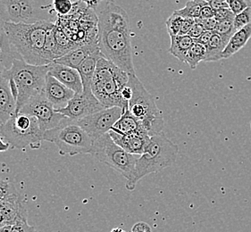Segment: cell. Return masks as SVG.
Wrapping results in <instances>:
<instances>
[{
  "mask_svg": "<svg viewBox=\"0 0 251 232\" xmlns=\"http://www.w3.org/2000/svg\"><path fill=\"white\" fill-rule=\"evenodd\" d=\"M97 15L99 18L98 45L101 54L129 75L135 74L130 21L126 11L110 1Z\"/></svg>",
  "mask_w": 251,
  "mask_h": 232,
  "instance_id": "obj_1",
  "label": "cell"
},
{
  "mask_svg": "<svg viewBox=\"0 0 251 232\" xmlns=\"http://www.w3.org/2000/svg\"><path fill=\"white\" fill-rule=\"evenodd\" d=\"M55 23H5L1 24L12 50L18 58L34 66H47L44 46L48 30Z\"/></svg>",
  "mask_w": 251,
  "mask_h": 232,
  "instance_id": "obj_2",
  "label": "cell"
},
{
  "mask_svg": "<svg viewBox=\"0 0 251 232\" xmlns=\"http://www.w3.org/2000/svg\"><path fill=\"white\" fill-rule=\"evenodd\" d=\"M129 74L113 62L101 56L98 61L91 90L105 108L118 106L124 112L128 103L123 98L122 91L128 84Z\"/></svg>",
  "mask_w": 251,
  "mask_h": 232,
  "instance_id": "obj_3",
  "label": "cell"
},
{
  "mask_svg": "<svg viewBox=\"0 0 251 232\" xmlns=\"http://www.w3.org/2000/svg\"><path fill=\"white\" fill-rule=\"evenodd\" d=\"M178 153V146L163 132L151 137L144 152L137 160L133 178L130 182H126V188L132 191L142 178L174 165L177 160Z\"/></svg>",
  "mask_w": 251,
  "mask_h": 232,
  "instance_id": "obj_4",
  "label": "cell"
},
{
  "mask_svg": "<svg viewBox=\"0 0 251 232\" xmlns=\"http://www.w3.org/2000/svg\"><path fill=\"white\" fill-rule=\"evenodd\" d=\"M50 71V65L34 66L21 58H15L5 73L15 82L17 90L15 114L20 112L31 97L41 93L45 87L46 78Z\"/></svg>",
  "mask_w": 251,
  "mask_h": 232,
  "instance_id": "obj_5",
  "label": "cell"
},
{
  "mask_svg": "<svg viewBox=\"0 0 251 232\" xmlns=\"http://www.w3.org/2000/svg\"><path fill=\"white\" fill-rule=\"evenodd\" d=\"M128 84L132 90V96L128 103L129 111L141 121L150 136L162 133L165 121L154 98L136 74L129 75Z\"/></svg>",
  "mask_w": 251,
  "mask_h": 232,
  "instance_id": "obj_6",
  "label": "cell"
},
{
  "mask_svg": "<svg viewBox=\"0 0 251 232\" xmlns=\"http://www.w3.org/2000/svg\"><path fill=\"white\" fill-rule=\"evenodd\" d=\"M57 17L50 0H0V24L42 21L55 23Z\"/></svg>",
  "mask_w": 251,
  "mask_h": 232,
  "instance_id": "obj_7",
  "label": "cell"
},
{
  "mask_svg": "<svg viewBox=\"0 0 251 232\" xmlns=\"http://www.w3.org/2000/svg\"><path fill=\"white\" fill-rule=\"evenodd\" d=\"M43 140L54 143L61 156L75 157L80 154H91L93 139L75 121L64 118L53 129L44 132Z\"/></svg>",
  "mask_w": 251,
  "mask_h": 232,
  "instance_id": "obj_8",
  "label": "cell"
},
{
  "mask_svg": "<svg viewBox=\"0 0 251 232\" xmlns=\"http://www.w3.org/2000/svg\"><path fill=\"white\" fill-rule=\"evenodd\" d=\"M45 131L33 116L15 114L8 121L1 124L0 133L12 148L24 149L30 146L35 149L40 146Z\"/></svg>",
  "mask_w": 251,
  "mask_h": 232,
  "instance_id": "obj_9",
  "label": "cell"
},
{
  "mask_svg": "<svg viewBox=\"0 0 251 232\" xmlns=\"http://www.w3.org/2000/svg\"><path fill=\"white\" fill-rule=\"evenodd\" d=\"M91 155L98 161L113 168L127 182L131 181L135 172L136 162L139 157L126 151L106 133L93 141Z\"/></svg>",
  "mask_w": 251,
  "mask_h": 232,
  "instance_id": "obj_10",
  "label": "cell"
},
{
  "mask_svg": "<svg viewBox=\"0 0 251 232\" xmlns=\"http://www.w3.org/2000/svg\"><path fill=\"white\" fill-rule=\"evenodd\" d=\"M19 113L37 118L43 131L55 128L66 118V116L55 110L43 91L29 99Z\"/></svg>",
  "mask_w": 251,
  "mask_h": 232,
  "instance_id": "obj_11",
  "label": "cell"
},
{
  "mask_svg": "<svg viewBox=\"0 0 251 232\" xmlns=\"http://www.w3.org/2000/svg\"><path fill=\"white\" fill-rule=\"evenodd\" d=\"M123 113L124 110L121 107L114 106L104 108L100 111L75 121L90 135L94 141L97 139L109 132Z\"/></svg>",
  "mask_w": 251,
  "mask_h": 232,
  "instance_id": "obj_12",
  "label": "cell"
},
{
  "mask_svg": "<svg viewBox=\"0 0 251 232\" xmlns=\"http://www.w3.org/2000/svg\"><path fill=\"white\" fill-rule=\"evenodd\" d=\"M104 108L92 91H83L75 94L66 107L57 112L73 121H78Z\"/></svg>",
  "mask_w": 251,
  "mask_h": 232,
  "instance_id": "obj_13",
  "label": "cell"
},
{
  "mask_svg": "<svg viewBox=\"0 0 251 232\" xmlns=\"http://www.w3.org/2000/svg\"><path fill=\"white\" fill-rule=\"evenodd\" d=\"M43 92L56 111L66 107L75 95V91L65 86L60 81H57L55 77L50 75L49 73L46 78Z\"/></svg>",
  "mask_w": 251,
  "mask_h": 232,
  "instance_id": "obj_14",
  "label": "cell"
},
{
  "mask_svg": "<svg viewBox=\"0 0 251 232\" xmlns=\"http://www.w3.org/2000/svg\"><path fill=\"white\" fill-rule=\"evenodd\" d=\"M15 110L16 98L11 89L10 79L5 70L0 71V124L8 121Z\"/></svg>",
  "mask_w": 251,
  "mask_h": 232,
  "instance_id": "obj_15",
  "label": "cell"
},
{
  "mask_svg": "<svg viewBox=\"0 0 251 232\" xmlns=\"http://www.w3.org/2000/svg\"><path fill=\"white\" fill-rule=\"evenodd\" d=\"M49 74L55 77L65 86L75 91V94L83 92L82 81L77 69L53 62L50 64Z\"/></svg>",
  "mask_w": 251,
  "mask_h": 232,
  "instance_id": "obj_16",
  "label": "cell"
},
{
  "mask_svg": "<svg viewBox=\"0 0 251 232\" xmlns=\"http://www.w3.org/2000/svg\"><path fill=\"white\" fill-rule=\"evenodd\" d=\"M108 133L112 139L116 142L118 146H120L128 153L136 156H141L144 152V149L151 139V136L149 134L143 133L121 134L112 130L109 131Z\"/></svg>",
  "mask_w": 251,
  "mask_h": 232,
  "instance_id": "obj_17",
  "label": "cell"
},
{
  "mask_svg": "<svg viewBox=\"0 0 251 232\" xmlns=\"http://www.w3.org/2000/svg\"><path fill=\"white\" fill-rule=\"evenodd\" d=\"M100 49L98 44H86V45L77 46L75 49L66 53V55L61 56L59 58L55 59L54 62L69 66L75 69H78L81 62L85 59L87 56L91 55L94 51Z\"/></svg>",
  "mask_w": 251,
  "mask_h": 232,
  "instance_id": "obj_18",
  "label": "cell"
},
{
  "mask_svg": "<svg viewBox=\"0 0 251 232\" xmlns=\"http://www.w3.org/2000/svg\"><path fill=\"white\" fill-rule=\"evenodd\" d=\"M101 56H103V55L101 54L100 49L94 51L91 55L87 56L78 67L77 70L79 71L81 78L83 91H92L91 85L95 73L96 67L98 61L100 60Z\"/></svg>",
  "mask_w": 251,
  "mask_h": 232,
  "instance_id": "obj_19",
  "label": "cell"
},
{
  "mask_svg": "<svg viewBox=\"0 0 251 232\" xmlns=\"http://www.w3.org/2000/svg\"><path fill=\"white\" fill-rule=\"evenodd\" d=\"M112 131H116L121 134H131V133H143L149 134L141 121L137 119L135 116L131 115L129 109H126L123 113L118 121L111 129ZM110 130V131H111Z\"/></svg>",
  "mask_w": 251,
  "mask_h": 232,
  "instance_id": "obj_20",
  "label": "cell"
},
{
  "mask_svg": "<svg viewBox=\"0 0 251 232\" xmlns=\"http://www.w3.org/2000/svg\"><path fill=\"white\" fill-rule=\"evenodd\" d=\"M251 38V23L242 27L240 30H236V32L231 36L230 41L223 52L222 58L227 59L235 55L237 52H239L241 48H243L246 46Z\"/></svg>",
  "mask_w": 251,
  "mask_h": 232,
  "instance_id": "obj_21",
  "label": "cell"
},
{
  "mask_svg": "<svg viewBox=\"0 0 251 232\" xmlns=\"http://www.w3.org/2000/svg\"><path fill=\"white\" fill-rule=\"evenodd\" d=\"M171 45L168 52L181 62L185 61L186 55L190 50L194 40L189 35H176L170 37Z\"/></svg>",
  "mask_w": 251,
  "mask_h": 232,
  "instance_id": "obj_22",
  "label": "cell"
},
{
  "mask_svg": "<svg viewBox=\"0 0 251 232\" xmlns=\"http://www.w3.org/2000/svg\"><path fill=\"white\" fill-rule=\"evenodd\" d=\"M228 42L222 36L214 32L211 41L206 46V55L204 62H216L223 59L222 55Z\"/></svg>",
  "mask_w": 251,
  "mask_h": 232,
  "instance_id": "obj_23",
  "label": "cell"
},
{
  "mask_svg": "<svg viewBox=\"0 0 251 232\" xmlns=\"http://www.w3.org/2000/svg\"><path fill=\"white\" fill-rule=\"evenodd\" d=\"M15 58L18 57L12 50L4 31L0 28V71L9 69Z\"/></svg>",
  "mask_w": 251,
  "mask_h": 232,
  "instance_id": "obj_24",
  "label": "cell"
},
{
  "mask_svg": "<svg viewBox=\"0 0 251 232\" xmlns=\"http://www.w3.org/2000/svg\"><path fill=\"white\" fill-rule=\"evenodd\" d=\"M206 46L194 41L193 45L191 46L190 50L188 51L186 55L184 63L189 65L192 70H195L201 62H204L206 58Z\"/></svg>",
  "mask_w": 251,
  "mask_h": 232,
  "instance_id": "obj_25",
  "label": "cell"
},
{
  "mask_svg": "<svg viewBox=\"0 0 251 232\" xmlns=\"http://www.w3.org/2000/svg\"><path fill=\"white\" fill-rule=\"evenodd\" d=\"M208 3L205 0H190L186 3L185 6L181 9L175 11L177 15H181L184 18L197 19L201 15V7L207 5Z\"/></svg>",
  "mask_w": 251,
  "mask_h": 232,
  "instance_id": "obj_26",
  "label": "cell"
},
{
  "mask_svg": "<svg viewBox=\"0 0 251 232\" xmlns=\"http://www.w3.org/2000/svg\"><path fill=\"white\" fill-rule=\"evenodd\" d=\"M20 193L11 182L0 180V203L21 197Z\"/></svg>",
  "mask_w": 251,
  "mask_h": 232,
  "instance_id": "obj_27",
  "label": "cell"
},
{
  "mask_svg": "<svg viewBox=\"0 0 251 232\" xmlns=\"http://www.w3.org/2000/svg\"><path fill=\"white\" fill-rule=\"evenodd\" d=\"M214 32L222 36L224 39H226V41H230L231 36L236 32L233 21L227 20L218 22L216 24V29L214 30Z\"/></svg>",
  "mask_w": 251,
  "mask_h": 232,
  "instance_id": "obj_28",
  "label": "cell"
},
{
  "mask_svg": "<svg viewBox=\"0 0 251 232\" xmlns=\"http://www.w3.org/2000/svg\"><path fill=\"white\" fill-rule=\"evenodd\" d=\"M183 20H184V17H182L181 15H177L175 12L166 20V29H167V32H168V34H169L170 37L180 34Z\"/></svg>",
  "mask_w": 251,
  "mask_h": 232,
  "instance_id": "obj_29",
  "label": "cell"
},
{
  "mask_svg": "<svg viewBox=\"0 0 251 232\" xmlns=\"http://www.w3.org/2000/svg\"><path fill=\"white\" fill-rule=\"evenodd\" d=\"M53 8L57 16H66L70 15L74 9V3L72 0H53Z\"/></svg>",
  "mask_w": 251,
  "mask_h": 232,
  "instance_id": "obj_30",
  "label": "cell"
},
{
  "mask_svg": "<svg viewBox=\"0 0 251 232\" xmlns=\"http://www.w3.org/2000/svg\"><path fill=\"white\" fill-rule=\"evenodd\" d=\"M234 28L238 30L241 29L242 27L251 24V5L247 7L245 10L242 11L240 14L235 15L234 17Z\"/></svg>",
  "mask_w": 251,
  "mask_h": 232,
  "instance_id": "obj_31",
  "label": "cell"
},
{
  "mask_svg": "<svg viewBox=\"0 0 251 232\" xmlns=\"http://www.w3.org/2000/svg\"><path fill=\"white\" fill-rule=\"evenodd\" d=\"M226 2L229 5V8L235 15L240 14L242 11L245 10L247 7L251 5L250 0H226Z\"/></svg>",
  "mask_w": 251,
  "mask_h": 232,
  "instance_id": "obj_32",
  "label": "cell"
},
{
  "mask_svg": "<svg viewBox=\"0 0 251 232\" xmlns=\"http://www.w3.org/2000/svg\"><path fill=\"white\" fill-rule=\"evenodd\" d=\"M217 22L221 21L231 20L234 21L235 15L232 13L230 8H219L215 9V16Z\"/></svg>",
  "mask_w": 251,
  "mask_h": 232,
  "instance_id": "obj_33",
  "label": "cell"
},
{
  "mask_svg": "<svg viewBox=\"0 0 251 232\" xmlns=\"http://www.w3.org/2000/svg\"><path fill=\"white\" fill-rule=\"evenodd\" d=\"M10 232H39L35 227L30 226L27 221L16 222L11 226Z\"/></svg>",
  "mask_w": 251,
  "mask_h": 232,
  "instance_id": "obj_34",
  "label": "cell"
},
{
  "mask_svg": "<svg viewBox=\"0 0 251 232\" xmlns=\"http://www.w3.org/2000/svg\"><path fill=\"white\" fill-rule=\"evenodd\" d=\"M78 1L84 3L89 8L98 13L104 5H106V3L110 2L112 0H78Z\"/></svg>",
  "mask_w": 251,
  "mask_h": 232,
  "instance_id": "obj_35",
  "label": "cell"
},
{
  "mask_svg": "<svg viewBox=\"0 0 251 232\" xmlns=\"http://www.w3.org/2000/svg\"><path fill=\"white\" fill-rule=\"evenodd\" d=\"M204 31H205L204 27H203L202 24L200 23L199 22H196L195 24L192 26L191 30L189 31L188 35L190 36L191 38H192L194 41H196L197 39H199V38L202 35V33H203Z\"/></svg>",
  "mask_w": 251,
  "mask_h": 232,
  "instance_id": "obj_36",
  "label": "cell"
},
{
  "mask_svg": "<svg viewBox=\"0 0 251 232\" xmlns=\"http://www.w3.org/2000/svg\"><path fill=\"white\" fill-rule=\"evenodd\" d=\"M195 21L201 23L202 26L204 27L205 30H211V31H214V30L216 29V24L218 23L215 17L208 18V19H203V20L197 18Z\"/></svg>",
  "mask_w": 251,
  "mask_h": 232,
  "instance_id": "obj_37",
  "label": "cell"
},
{
  "mask_svg": "<svg viewBox=\"0 0 251 232\" xmlns=\"http://www.w3.org/2000/svg\"><path fill=\"white\" fill-rule=\"evenodd\" d=\"M214 16H215V9L209 4L201 7V15H200L199 19H201V20L208 19V18H212Z\"/></svg>",
  "mask_w": 251,
  "mask_h": 232,
  "instance_id": "obj_38",
  "label": "cell"
},
{
  "mask_svg": "<svg viewBox=\"0 0 251 232\" xmlns=\"http://www.w3.org/2000/svg\"><path fill=\"white\" fill-rule=\"evenodd\" d=\"M195 23L196 21L193 18H184L179 35H188L189 31L191 30L192 26L195 24Z\"/></svg>",
  "mask_w": 251,
  "mask_h": 232,
  "instance_id": "obj_39",
  "label": "cell"
},
{
  "mask_svg": "<svg viewBox=\"0 0 251 232\" xmlns=\"http://www.w3.org/2000/svg\"><path fill=\"white\" fill-rule=\"evenodd\" d=\"M214 35V31H211V30H205L203 33H202V35L199 38V39H197L196 42L198 43H201L202 45L206 46L208 43H209V41H211L212 37Z\"/></svg>",
  "mask_w": 251,
  "mask_h": 232,
  "instance_id": "obj_40",
  "label": "cell"
},
{
  "mask_svg": "<svg viewBox=\"0 0 251 232\" xmlns=\"http://www.w3.org/2000/svg\"><path fill=\"white\" fill-rule=\"evenodd\" d=\"M131 232H152V230L148 223L139 222L133 225Z\"/></svg>",
  "mask_w": 251,
  "mask_h": 232,
  "instance_id": "obj_41",
  "label": "cell"
},
{
  "mask_svg": "<svg viewBox=\"0 0 251 232\" xmlns=\"http://www.w3.org/2000/svg\"><path fill=\"white\" fill-rule=\"evenodd\" d=\"M209 5H211L214 9L219 8H229L226 0H205Z\"/></svg>",
  "mask_w": 251,
  "mask_h": 232,
  "instance_id": "obj_42",
  "label": "cell"
},
{
  "mask_svg": "<svg viewBox=\"0 0 251 232\" xmlns=\"http://www.w3.org/2000/svg\"><path fill=\"white\" fill-rule=\"evenodd\" d=\"M122 96L123 98L126 100L127 103H129V100L131 99L132 96V90H131V86L129 84H127L124 90L122 91Z\"/></svg>",
  "mask_w": 251,
  "mask_h": 232,
  "instance_id": "obj_43",
  "label": "cell"
},
{
  "mask_svg": "<svg viewBox=\"0 0 251 232\" xmlns=\"http://www.w3.org/2000/svg\"><path fill=\"white\" fill-rule=\"evenodd\" d=\"M9 147H11L10 144L6 141H4L3 139L0 137V152L7 151L9 149Z\"/></svg>",
  "mask_w": 251,
  "mask_h": 232,
  "instance_id": "obj_44",
  "label": "cell"
},
{
  "mask_svg": "<svg viewBox=\"0 0 251 232\" xmlns=\"http://www.w3.org/2000/svg\"><path fill=\"white\" fill-rule=\"evenodd\" d=\"M12 225H5L3 227H0V232H10Z\"/></svg>",
  "mask_w": 251,
  "mask_h": 232,
  "instance_id": "obj_45",
  "label": "cell"
},
{
  "mask_svg": "<svg viewBox=\"0 0 251 232\" xmlns=\"http://www.w3.org/2000/svg\"><path fill=\"white\" fill-rule=\"evenodd\" d=\"M5 222L4 221V218H3V215H2V212H1V208H0V227H3V226H5Z\"/></svg>",
  "mask_w": 251,
  "mask_h": 232,
  "instance_id": "obj_46",
  "label": "cell"
},
{
  "mask_svg": "<svg viewBox=\"0 0 251 232\" xmlns=\"http://www.w3.org/2000/svg\"><path fill=\"white\" fill-rule=\"evenodd\" d=\"M111 232H126L124 230H122L120 228H116V229H114L113 231Z\"/></svg>",
  "mask_w": 251,
  "mask_h": 232,
  "instance_id": "obj_47",
  "label": "cell"
},
{
  "mask_svg": "<svg viewBox=\"0 0 251 232\" xmlns=\"http://www.w3.org/2000/svg\"></svg>",
  "mask_w": 251,
  "mask_h": 232,
  "instance_id": "obj_48",
  "label": "cell"
},
{
  "mask_svg": "<svg viewBox=\"0 0 251 232\" xmlns=\"http://www.w3.org/2000/svg\"><path fill=\"white\" fill-rule=\"evenodd\" d=\"M0 27H1V24H0Z\"/></svg>",
  "mask_w": 251,
  "mask_h": 232,
  "instance_id": "obj_49",
  "label": "cell"
}]
</instances>
